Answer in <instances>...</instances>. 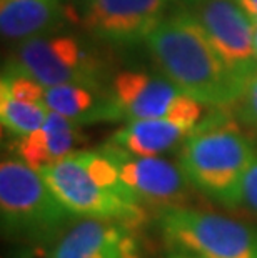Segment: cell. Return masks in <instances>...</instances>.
Returning a JSON list of instances; mask_svg holds the SVG:
<instances>
[{"label": "cell", "instance_id": "5", "mask_svg": "<svg viewBox=\"0 0 257 258\" xmlns=\"http://www.w3.org/2000/svg\"><path fill=\"white\" fill-rule=\"evenodd\" d=\"M159 228L169 248L202 258H257V228L236 218L179 205L162 208Z\"/></svg>", "mask_w": 257, "mask_h": 258}, {"label": "cell", "instance_id": "17", "mask_svg": "<svg viewBox=\"0 0 257 258\" xmlns=\"http://www.w3.org/2000/svg\"><path fill=\"white\" fill-rule=\"evenodd\" d=\"M234 105H237V117L245 125L257 128V72L249 79L242 95Z\"/></svg>", "mask_w": 257, "mask_h": 258}, {"label": "cell", "instance_id": "1", "mask_svg": "<svg viewBox=\"0 0 257 258\" xmlns=\"http://www.w3.org/2000/svg\"><path fill=\"white\" fill-rule=\"evenodd\" d=\"M144 43L162 75L205 105H234L247 85L219 55L199 22L182 7L167 14Z\"/></svg>", "mask_w": 257, "mask_h": 258}, {"label": "cell", "instance_id": "6", "mask_svg": "<svg viewBox=\"0 0 257 258\" xmlns=\"http://www.w3.org/2000/svg\"><path fill=\"white\" fill-rule=\"evenodd\" d=\"M39 172L64 207L77 218L120 222L134 228L145 218L142 203L99 182L85 167L79 150Z\"/></svg>", "mask_w": 257, "mask_h": 258}, {"label": "cell", "instance_id": "15", "mask_svg": "<svg viewBox=\"0 0 257 258\" xmlns=\"http://www.w3.org/2000/svg\"><path fill=\"white\" fill-rule=\"evenodd\" d=\"M43 102L50 112H57L79 125L119 122L109 87L97 89L77 84L45 87Z\"/></svg>", "mask_w": 257, "mask_h": 258}, {"label": "cell", "instance_id": "7", "mask_svg": "<svg viewBox=\"0 0 257 258\" xmlns=\"http://www.w3.org/2000/svg\"><path fill=\"white\" fill-rule=\"evenodd\" d=\"M174 0H77L74 22L94 40L132 47L150 35Z\"/></svg>", "mask_w": 257, "mask_h": 258}, {"label": "cell", "instance_id": "10", "mask_svg": "<svg viewBox=\"0 0 257 258\" xmlns=\"http://www.w3.org/2000/svg\"><path fill=\"white\" fill-rule=\"evenodd\" d=\"M209 108L214 107L182 93L166 117L127 122L109 142L137 155L159 157L182 145L184 140L211 115Z\"/></svg>", "mask_w": 257, "mask_h": 258}, {"label": "cell", "instance_id": "22", "mask_svg": "<svg viewBox=\"0 0 257 258\" xmlns=\"http://www.w3.org/2000/svg\"><path fill=\"white\" fill-rule=\"evenodd\" d=\"M254 22H255V52H257V15L254 17Z\"/></svg>", "mask_w": 257, "mask_h": 258}, {"label": "cell", "instance_id": "8", "mask_svg": "<svg viewBox=\"0 0 257 258\" xmlns=\"http://www.w3.org/2000/svg\"><path fill=\"white\" fill-rule=\"evenodd\" d=\"M245 84L257 72L255 22L237 0H179Z\"/></svg>", "mask_w": 257, "mask_h": 258}, {"label": "cell", "instance_id": "3", "mask_svg": "<svg viewBox=\"0 0 257 258\" xmlns=\"http://www.w3.org/2000/svg\"><path fill=\"white\" fill-rule=\"evenodd\" d=\"M79 218L57 199L39 170L19 158L0 165V222L4 238L56 245Z\"/></svg>", "mask_w": 257, "mask_h": 258}, {"label": "cell", "instance_id": "20", "mask_svg": "<svg viewBox=\"0 0 257 258\" xmlns=\"http://www.w3.org/2000/svg\"><path fill=\"white\" fill-rule=\"evenodd\" d=\"M166 258H202V256L192 253V251H187V250L171 248V251H169Z\"/></svg>", "mask_w": 257, "mask_h": 258}, {"label": "cell", "instance_id": "18", "mask_svg": "<svg viewBox=\"0 0 257 258\" xmlns=\"http://www.w3.org/2000/svg\"><path fill=\"white\" fill-rule=\"evenodd\" d=\"M240 205L249 208L250 212H254L257 215V157L252 165H250V168L247 170V173H245Z\"/></svg>", "mask_w": 257, "mask_h": 258}, {"label": "cell", "instance_id": "14", "mask_svg": "<svg viewBox=\"0 0 257 258\" xmlns=\"http://www.w3.org/2000/svg\"><path fill=\"white\" fill-rule=\"evenodd\" d=\"M82 142L84 135L79 123L57 112H50L39 130L15 140L14 150L19 160L40 170L70 155Z\"/></svg>", "mask_w": 257, "mask_h": 258}, {"label": "cell", "instance_id": "4", "mask_svg": "<svg viewBox=\"0 0 257 258\" xmlns=\"http://www.w3.org/2000/svg\"><path fill=\"white\" fill-rule=\"evenodd\" d=\"M5 69L29 75L43 87H109L107 62L99 48L87 38L64 32L19 42Z\"/></svg>", "mask_w": 257, "mask_h": 258}, {"label": "cell", "instance_id": "9", "mask_svg": "<svg viewBox=\"0 0 257 258\" xmlns=\"http://www.w3.org/2000/svg\"><path fill=\"white\" fill-rule=\"evenodd\" d=\"M102 150L116 163L119 175L142 205L179 207L187 200L190 185L184 170L161 155H137L111 144Z\"/></svg>", "mask_w": 257, "mask_h": 258}, {"label": "cell", "instance_id": "11", "mask_svg": "<svg viewBox=\"0 0 257 258\" xmlns=\"http://www.w3.org/2000/svg\"><path fill=\"white\" fill-rule=\"evenodd\" d=\"M119 122L166 117L182 95L166 75L124 70L109 84Z\"/></svg>", "mask_w": 257, "mask_h": 258}, {"label": "cell", "instance_id": "2", "mask_svg": "<svg viewBox=\"0 0 257 258\" xmlns=\"http://www.w3.org/2000/svg\"><path fill=\"white\" fill-rule=\"evenodd\" d=\"M255 157L252 140L219 108L180 145L179 165L192 188L234 208L240 207L245 173Z\"/></svg>", "mask_w": 257, "mask_h": 258}, {"label": "cell", "instance_id": "12", "mask_svg": "<svg viewBox=\"0 0 257 258\" xmlns=\"http://www.w3.org/2000/svg\"><path fill=\"white\" fill-rule=\"evenodd\" d=\"M56 258H142L134 227L120 222L80 218L54 245Z\"/></svg>", "mask_w": 257, "mask_h": 258}, {"label": "cell", "instance_id": "16", "mask_svg": "<svg viewBox=\"0 0 257 258\" xmlns=\"http://www.w3.org/2000/svg\"><path fill=\"white\" fill-rule=\"evenodd\" d=\"M48 107L45 103L19 100L9 95L7 92L0 90V120L2 127L14 135L15 139L30 135L32 132L39 130L47 120Z\"/></svg>", "mask_w": 257, "mask_h": 258}, {"label": "cell", "instance_id": "13", "mask_svg": "<svg viewBox=\"0 0 257 258\" xmlns=\"http://www.w3.org/2000/svg\"><path fill=\"white\" fill-rule=\"evenodd\" d=\"M72 22V9L60 0H0L2 37L17 43L62 32Z\"/></svg>", "mask_w": 257, "mask_h": 258}, {"label": "cell", "instance_id": "21", "mask_svg": "<svg viewBox=\"0 0 257 258\" xmlns=\"http://www.w3.org/2000/svg\"><path fill=\"white\" fill-rule=\"evenodd\" d=\"M237 2L242 5L244 10L247 12L250 17H255L257 15V0H237Z\"/></svg>", "mask_w": 257, "mask_h": 258}, {"label": "cell", "instance_id": "19", "mask_svg": "<svg viewBox=\"0 0 257 258\" xmlns=\"http://www.w3.org/2000/svg\"><path fill=\"white\" fill-rule=\"evenodd\" d=\"M10 258H56V255H54V245L24 243L10 255Z\"/></svg>", "mask_w": 257, "mask_h": 258}]
</instances>
